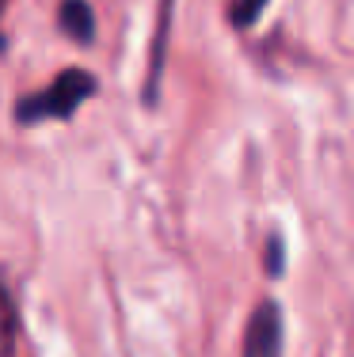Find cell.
I'll use <instances>...</instances> for the list:
<instances>
[{"label":"cell","mask_w":354,"mask_h":357,"mask_svg":"<svg viewBox=\"0 0 354 357\" xmlns=\"http://www.w3.org/2000/svg\"><path fill=\"white\" fill-rule=\"evenodd\" d=\"M263 8H267V0H236L233 23H236V27H251V23L263 15Z\"/></svg>","instance_id":"cell-6"},{"label":"cell","mask_w":354,"mask_h":357,"mask_svg":"<svg viewBox=\"0 0 354 357\" xmlns=\"http://www.w3.org/2000/svg\"><path fill=\"white\" fill-rule=\"evenodd\" d=\"M172 12H175V0H160L153 46H149V73H145V88H141V99H145V107H156V99H160V80H164V54H168V35H172Z\"/></svg>","instance_id":"cell-3"},{"label":"cell","mask_w":354,"mask_h":357,"mask_svg":"<svg viewBox=\"0 0 354 357\" xmlns=\"http://www.w3.org/2000/svg\"><path fill=\"white\" fill-rule=\"evenodd\" d=\"M15 331H20L15 304H12V296H8L4 282H0V357H12V350H15Z\"/></svg>","instance_id":"cell-5"},{"label":"cell","mask_w":354,"mask_h":357,"mask_svg":"<svg viewBox=\"0 0 354 357\" xmlns=\"http://www.w3.org/2000/svg\"><path fill=\"white\" fill-rule=\"evenodd\" d=\"M0 4H4V0H0Z\"/></svg>","instance_id":"cell-9"},{"label":"cell","mask_w":354,"mask_h":357,"mask_svg":"<svg viewBox=\"0 0 354 357\" xmlns=\"http://www.w3.org/2000/svg\"><path fill=\"white\" fill-rule=\"evenodd\" d=\"M96 91H99L96 76L88 69H65V73H57V80L42 96L20 99L15 103V118H20V126H35V122H46V118H73Z\"/></svg>","instance_id":"cell-1"},{"label":"cell","mask_w":354,"mask_h":357,"mask_svg":"<svg viewBox=\"0 0 354 357\" xmlns=\"http://www.w3.org/2000/svg\"><path fill=\"white\" fill-rule=\"evenodd\" d=\"M0 46H4V38H0Z\"/></svg>","instance_id":"cell-8"},{"label":"cell","mask_w":354,"mask_h":357,"mask_svg":"<svg viewBox=\"0 0 354 357\" xmlns=\"http://www.w3.org/2000/svg\"><path fill=\"white\" fill-rule=\"evenodd\" d=\"M282 266H286V248H282V236H271L267 240V274L271 278H282Z\"/></svg>","instance_id":"cell-7"},{"label":"cell","mask_w":354,"mask_h":357,"mask_svg":"<svg viewBox=\"0 0 354 357\" xmlns=\"http://www.w3.org/2000/svg\"><path fill=\"white\" fill-rule=\"evenodd\" d=\"M244 357H282V312L274 301H263L244 327Z\"/></svg>","instance_id":"cell-2"},{"label":"cell","mask_w":354,"mask_h":357,"mask_svg":"<svg viewBox=\"0 0 354 357\" xmlns=\"http://www.w3.org/2000/svg\"><path fill=\"white\" fill-rule=\"evenodd\" d=\"M57 23H61V31L73 42H80V46H88V42L96 38V12H91L88 0H61Z\"/></svg>","instance_id":"cell-4"}]
</instances>
